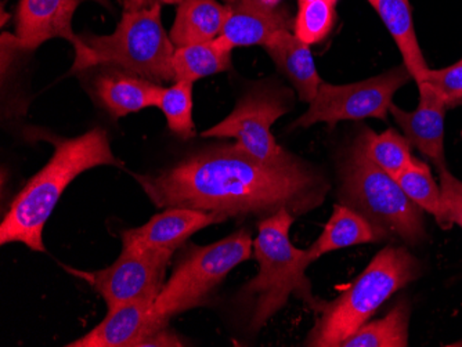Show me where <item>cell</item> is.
I'll return each instance as SVG.
<instances>
[{
  "label": "cell",
  "mask_w": 462,
  "mask_h": 347,
  "mask_svg": "<svg viewBox=\"0 0 462 347\" xmlns=\"http://www.w3.org/2000/svg\"><path fill=\"white\" fill-rule=\"evenodd\" d=\"M411 79V74L403 64L356 84L329 85L323 82L308 111L293 122V128H310L316 123L334 126L339 121L365 118L386 121L389 108L393 105V96Z\"/></svg>",
  "instance_id": "cell-8"
},
{
  "label": "cell",
  "mask_w": 462,
  "mask_h": 347,
  "mask_svg": "<svg viewBox=\"0 0 462 347\" xmlns=\"http://www.w3.org/2000/svg\"><path fill=\"white\" fill-rule=\"evenodd\" d=\"M161 5H180L183 0H158Z\"/></svg>",
  "instance_id": "cell-31"
},
{
  "label": "cell",
  "mask_w": 462,
  "mask_h": 347,
  "mask_svg": "<svg viewBox=\"0 0 462 347\" xmlns=\"http://www.w3.org/2000/svg\"><path fill=\"white\" fill-rule=\"evenodd\" d=\"M149 302H129L108 310L96 328L69 347H142L145 339L163 328L152 315Z\"/></svg>",
  "instance_id": "cell-15"
},
{
  "label": "cell",
  "mask_w": 462,
  "mask_h": 347,
  "mask_svg": "<svg viewBox=\"0 0 462 347\" xmlns=\"http://www.w3.org/2000/svg\"><path fill=\"white\" fill-rule=\"evenodd\" d=\"M308 2H313V0H298V5L308 4Z\"/></svg>",
  "instance_id": "cell-33"
},
{
  "label": "cell",
  "mask_w": 462,
  "mask_h": 347,
  "mask_svg": "<svg viewBox=\"0 0 462 347\" xmlns=\"http://www.w3.org/2000/svg\"><path fill=\"white\" fill-rule=\"evenodd\" d=\"M424 82H427L448 107H454L462 101V59L458 63L442 69H428Z\"/></svg>",
  "instance_id": "cell-27"
},
{
  "label": "cell",
  "mask_w": 462,
  "mask_h": 347,
  "mask_svg": "<svg viewBox=\"0 0 462 347\" xmlns=\"http://www.w3.org/2000/svg\"><path fill=\"white\" fill-rule=\"evenodd\" d=\"M440 172V191L446 216L450 226L457 224L462 229V181L446 169Z\"/></svg>",
  "instance_id": "cell-28"
},
{
  "label": "cell",
  "mask_w": 462,
  "mask_h": 347,
  "mask_svg": "<svg viewBox=\"0 0 462 347\" xmlns=\"http://www.w3.org/2000/svg\"><path fill=\"white\" fill-rule=\"evenodd\" d=\"M223 2H226V5H231L236 4V2H238V0H223Z\"/></svg>",
  "instance_id": "cell-32"
},
{
  "label": "cell",
  "mask_w": 462,
  "mask_h": 347,
  "mask_svg": "<svg viewBox=\"0 0 462 347\" xmlns=\"http://www.w3.org/2000/svg\"><path fill=\"white\" fill-rule=\"evenodd\" d=\"M263 49L277 68L291 80L300 100L310 105L323 84L314 64L310 46L302 42L295 33H291L290 30H282L269 39Z\"/></svg>",
  "instance_id": "cell-17"
},
{
  "label": "cell",
  "mask_w": 462,
  "mask_h": 347,
  "mask_svg": "<svg viewBox=\"0 0 462 347\" xmlns=\"http://www.w3.org/2000/svg\"><path fill=\"white\" fill-rule=\"evenodd\" d=\"M157 208H191L225 217L302 216L323 205L331 185L300 157L270 163L236 144L207 147L172 167L134 175Z\"/></svg>",
  "instance_id": "cell-1"
},
{
  "label": "cell",
  "mask_w": 462,
  "mask_h": 347,
  "mask_svg": "<svg viewBox=\"0 0 462 347\" xmlns=\"http://www.w3.org/2000/svg\"><path fill=\"white\" fill-rule=\"evenodd\" d=\"M227 6L225 27L217 36V42L226 48H263L274 33L290 30L287 10L279 9L263 0H238Z\"/></svg>",
  "instance_id": "cell-14"
},
{
  "label": "cell",
  "mask_w": 462,
  "mask_h": 347,
  "mask_svg": "<svg viewBox=\"0 0 462 347\" xmlns=\"http://www.w3.org/2000/svg\"><path fill=\"white\" fill-rule=\"evenodd\" d=\"M227 6L217 0H183L178 5L171 41L175 48L214 41L222 32Z\"/></svg>",
  "instance_id": "cell-19"
},
{
  "label": "cell",
  "mask_w": 462,
  "mask_h": 347,
  "mask_svg": "<svg viewBox=\"0 0 462 347\" xmlns=\"http://www.w3.org/2000/svg\"><path fill=\"white\" fill-rule=\"evenodd\" d=\"M409 320V303L402 300L383 320L365 324L345 339L341 347H407Z\"/></svg>",
  "instance_id": "cell-22"
},
{
  "label": "cell",
  "mask_w": 462,
  "mask_h": 347,
  "mask_svg": "<svg viewBox=\"0 0 462 347\" xmlns=\"http://www.w3.org/2000/svg\"><path fill=\"white\" fill-rule=\"evenodd\" d=\"M252 250L254 241L245 230L204 247L187 248L152 305L155 320L170 325L175 315L211 305L219 285L238 264L251 259Z\"/></svg>",
  "instance_id": "cell-7"
},
{
  "label": "cell",
  "mask_w": 462,
  "mask_h": 347,
  "mask_svg": "<svg viewBox=\"0 0 462 347\" xmlns=\"http://www.w3.org/2000/svg\"><path fill=\"white\" fill-rule=\"evenodd\" d=\"M297 216L280 211L264 217L254 241L259 263L255 279L241 289V300L249 315V328L258 333L288 303L291 297L302 300L313 312L320 313L323 300L314 297L306 276L308 250H298L290 240V230Z\"/></svg>",
  "instance_id": "cell-3"
},
{
  "label": "cell",
  "mask_w": 462,
  "mask_h": 347,
  "mask_svg": "<svg viewBox=\"0 0 462 347\" xmlns=\"http://www.w3.org/2000/svg\"><path fill=\"white\" fill-rule=\"evenodd\" d=\"M172 256L160 251L122 248L119 258L107 269L82 276L103 297L108 310L129 302L155 303Z\"/></svg>",
  "instance_id": "cell-10"
},
{
  "label": "cell",
  "mask_w": 462,
  "mask_h": 347,
  "mask_svg": "<svg viewBox=\"0 0 462 347\" xmlns=\"http://www.w3.org/2000/svg\"><path fill=\"white\" fill-rule=\"evenodd\" d=\"M287 92L262 85L254 87L238 100L235 110L202 137H233L236 146L264 162L279 163L291 160L290 154L276 142L272 126L290 110Z\"/></svg>",
  "instance_id": "cell-9"
},
{
  "label": "cell",
  "mask_w": 462,
  "mask_h": 347,
  "mask_svg": "<svg viewBox=\"0 0 462 347\" xmlns=\"http://www.w3.org/2000/svg\"><path fill=\"white\" fill-rule=\"evenodd\" d=\"M223 222L226 219L220 215L199 209L178 206L165 208L143 226L125 230L121 235L122 248L160 251L175 255L176 251L183 247L191 235Z\"/></svg>",
  "instance_id": "cell-11"
},
{
  "label": "cell",
  "mask_w": 462,
  "mask_h": 347,
  "mask_svg": "<svg viewBox=\"0 0 462 347\" xmlns=\"http://www.w3.org/2000/svg\"><path fill=\"white\" fill-rule=\"evenodd\" d=\"M233 50L217 42H209L176 48L173 54V71L176 80H196L231 69Z\"/></svg>",
  "instance_id": "cell-21"
},
{
  "label": "cell",
  "mask_w": 462,
  "mask_h": 347,
  "mask_svg": "<svg viewBox=\"0 0 462 347\" xmlns=\"http://www.w3.org/2000/svg\"><path fill=\"white\" fill-rule=\"evenodd\" d=\"M97 68L100 71L93 79V93L114 118H122L160 105L162 85L118 67L100 66Z\"/></svg>",
  "instance_id": "cell-16"
},
{
  "label": "cell",
  "mask_w": 462,
  "mask_h": 347,
  "mask_svg": "<svg viewBox=\"0 0 462 347\" xmlns=\"http://www.w3.org/2000/svg\"><path fill=\"white\" fill-rule=\"evenodd\" d=\"M160 4L158 0H124V13L139 12V10L150 9Z\"/></svg>",
  "instance_id": "cell-30"
},
{
  "label": "cell",
  "mask_w": 462,
  "mask_h": 347,
  "mask_svg": "<svg viewBox=\"0 0 462 347\" xmlns=\"http://www.w3.org/2000/svg\"><path fill=\"white\" fill-rule=\"evenodd\" d=\"M193 85L190 80H176L163 87L158 107L165 115L171 132L183 140L196 136L193 121Z\"/></svg>",
  "instance_id": "cell-25"
},
{
  "label": "cell",
  "mask_w": 462,
  "mask_h": 347,
  "mask_svg": "<svg viewBox=\"0 0 462 347\" xmlns=\"http://www.w3.org/2000/svg\"><path fill=\"white\" fill-rule=\"evenodd\" d=\"M147 346H183V342L178 338L175 333L172 330H170V325L163 326L161 330H158L157 333H152L149 339H145L144 343L142 344V347Z\"/></svg>",
  "instance_id": "cell-29"
},
{
  "label": "cell",
  "mask_w": 462,
  "mask_h": 347,
  "mask_svg": "<svg viewBox=\"0 0 462 347\" xmlns=\"http://www.w3.org/2000/svg\"><path fill=\"white\" fill-rule=\"evenodd\" d=\"M394 178L414 204L435 217L439 226H442L443 229L450 227L443 205L442 191L436 185L427 163L414 157L409 167Z\"/></svg>",
  "instance_id": "cell-23"
},
{
  "label": "cell",
  "mask_w": 462,
  "mask_h": 347,
  "mask_svg": "<svg viewBox=\"0 0 462 347\" xmlns=\"http://www.w3.org/2000/svg\"><path fill=\"white\" fill-rule=\"evenodd\" d=\"M418 85L420 103L411 113L392 105L389 113L401 126L410 144L430 158L439 170L446 169L445 118L448 105L427 84Z\"/></svg>",
  "instance_id": "cell-13"
},
{
  "label": "cell",
  "mask_w": 462,
  "mask_h": 347,
  "mask_svg": "<svg viewBox=\"0 0 462 347\" xmlns=\"http://www.w3.org/2000/svg\"><path fill=\"white\" fill-rule=\"evenodd\" d=\"M380 15L403 56V64L417 84L424 82L428 67L412 23L409 0H368Z\"/></svg>",
  "instance_id": "cell-20"
},
{
  "label": "cell",
  "mask_w": 462,
  "mask_h": 347,
  "mask_svg": "<svg viewBox=\"0 0 462 347\" xmlns=\"http://www.w3.org/2000/svg\"><path fill=\"white\" fill-rule=\"evenodd\" d=\"M357 142L367 157L392 178H396L414 160L409 140L394 129H388L381 134L374 133L367 128L363 129Z\"/></svg>",
  "instance_id": "cell-24"
},
{
  "label": "cell",
  "mask_w": 462,
  "mask_h": 347,
  "mask_svg": "<svg viewBox=\"0 0 462 347\" xmlns=\"http://www.w3.org/2000/svg\"><path fill=\"white\" fill-rule=\"evenodd\" d=\"M339 175L341 204L367 217L385 237L396 235L410 245L425 240L424 211L367 157L357 139L342 160Z\"/></svg>",
  "instance_id": "cell-6"
},
{
  "label": "cell",
  "mask_w": 462,
  "mask_h": 347,
  "mask_svg": "<svg viewBox=\"0 0 462 347\" xmlns=\"http://www.w3.org/2000/svg\"><path fill=\"white\" fill-rule=\"evenodd\" d=\"M421 264L404 247H386L337 299L324 302L306 346L339 347L381 306L420 276Z\"/></svg>",
  "instance_id": "cell-4"
},
{
  "label": "cell",
  "mask_w": 462,
  "mask_h": 347,
  "mask_svg": "<svg viewBox=\"0 0 462 347\" xmlns=\"http://www.w3.org/2000/svg\"><path fill=\"white\" fill-rule=\"evenodd\" d=\"M385 237L378 227L359 212L344 204L334 206L323 234L308 250L310 263L321 256L362 243L380 242Z\"/></svg>",
  "instance_id": "cell-18"
},
{
  "label": "cell",
  "mask_w": 462,
  "mask_h": 347,
  "mask_svg": "<svg viewBox=\"0 0 462 347\" xmlns=\"http://www.w3.org/2000/svg\"><path fill=\"white\" fill-rule=\"evenodd\" d=\"M85 0H20L15 14V45L33 50L51 39H66L77 50L79 36L72 31V18Z\"/></svg>",
  "instance_id": "cell-12"
},
{
  "label": "cell",
  "mask_w": 462,
  "mask_h": 347,
  "mask_svg": "<svg viewBox=\"0 0 462 347\" xmlns=\"http://www.w3.org/2000/svg\"><path fill=\"white\" fill-rule=\"evenodd\" d=\"M72 71L113 66L162 85L176 82L175 45L161 22V4L124 13L111 35L79 36Z\"/></svg>",
  "instance_id": "cell-5"
},
{
  "label": "cell",
  "mask_w": 462,
  "mask_h": 347,
  "mask_svg": "<svg viewBox=\"0 0 462 347\" xmlns=\"http://www.w3.org/2000/svg\"><path fill=\"white\" fill-rule=\"evenodd\" d=\"M104 165L122 167L103 128L57 142L51 160L12 202L0 226V243L21 242L31 251L45 252L43 230L62 193L78 176Z\"/></svg>",
  "instance_id": "cell-2"
},
{
  "label": "cell",
  "mask_w": 462,
  "mask_h": 347,
  "mask_svg": "<svg viewBox=\"0 0 462 347\" xmlns=\"http://www.w3.org/2000/svg\"><path fill=\"white\" fill-rule=\"evenodd\" d=\"M338 0H313L298 5L293 33L309 46L320 43L334 28Z\"/></svg>",
  "instance_id": "cell-26"
}]
</instances>
